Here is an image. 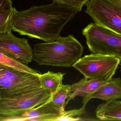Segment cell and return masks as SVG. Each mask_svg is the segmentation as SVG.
Here are the masks:
<instances>
[{
  "label": "cell",
  "mask_w": 121,
  "mask_h": 121,
  "mask_svg": "<svg viewBox=\"0 0 121 121\" xmlns=\"http://www.w3.org/2000/svg\"><path fill=\"white\" fill-rule=\"evenodd\" d=\"M79 12L56 3L33 6L16 11L11 25L12 30L22 36L45 42L58 39L64 26Z\"/></svg>",
  "instance_id": "1"
},
{
  "label": "cell",
  "mask_w": 121,
  "mask_h": 121,
  "mask_svg": "<svg viewBox=\"0 0 121 121\" xmlns=\"http://www.w3.org/2000/svg\"><path fill=\"white\" fill-rule=\"evenodd\" d=\"M83 51L81 43L70 35L35 44L33 60L39 65L70 68L81 58Z\"/></svg>",
  "instance_id": "2"
},
{
  "label": "cell",
  "mask_w": 121,
  "mask_h": 121,
  "mask_svg": "<svg viewBox=\"0 0 121 121\" xmlns=\"http://www.w3.org/2000/svg\"><path fill=\"white\" fill-rule=\"evenodd\" d=\"M52 94L41 87L8 97L0 98V121L19 117L49 100Z\"/></svg>",
  "instance_id": "3"
},
{
  "label": "cell",
  "mask_w": 121,
  "mask_h": 121,
  "mask_svg": "<svg viewBox=\"0 0 121 121\" xmlns=\"http://www.w3.org/2000/svg\"><path fill=\"white\" fill-rule=\"evenodd\" d=\"M120 61L113 56L92 53L81 58L73 67L86 78L108 81L115 74Z\"/></svg>",
  "instance_id": "4"
},
{
  "label": "cell",
  "mask_w": 121,
  "mask_h": 121,
  "mask_svg": "<svg viewBox=\"0 0 121 121\" xmlns=\"http://www.w3.org/2000/svg\"><path fill=\"white\" fill-rule=\"evenodd\" d=\"M86 44L92 53L113 56L121 60V36L91 23L83 29Z\"/></svg>",
  "instance_id": "5"
},
{
  "label": "cell",
  "mask_w": 121,
  "mask_h": 121,
  "mask_svg": "<svg viewBox=\"0 0 121 121\" xmlns=\"http://www.w3.org/2000/svg\"><path fill=\"white\" fill-rule=\"evenodd\" d=\"M86 5L95 24L121 36V0H89Z\"/></svg>",
  "instance_id": "6"
},
{
  "label": "cell",
  "mask_w": 121,
  "mask_h": 121,
  "mask_svg": "<svg viewBox=\"0 0 121 121\" xmlns=\"http://www.w3.org/2000/svg\"><path fill=\"white\" fill-rule=\"evenodd\" d=\"M42 87L39 75L0 65V98Z\"/></svg>",
  "instance_id": "7"
},
{
  "label": "cell",
  "mask_w": 121,
  "mask_h": 121,
  "mask_svg": "<svg viewBox=\"0 0 121 121\" xmlns=\"http://www.w3.org/2000/svg\"><path fill=\"white\" fill-rule=\"evenodd\" d=\"M9 29L0 34V53L27 65L33 59V50L25 38L14 36Z\"/></svg>",
  "instance_id": "8"
},
{
  "label": "cell",
  "mask_w": 121,
  "mask_h": 121,
  "mask_svg": "<svg viewBox=\"0 0 121 121\" xmlns=\"http://www.w3.org/2000/svg\"><path fill=\"white\" fill-rule=\"evenodd\" d=\"M64 111L53 103L51 97L47 102L29 110L19 117L6 118L3 121H53L56 117Z\"/></svg>",
  "instance_id": "9"
},
{
  "label": "cell",
  "mask_w": 121,
  "mask_h": 121,
  "mask_svg": "<svg viewBox=\"0 0 121 121\" xmlns=\"http://www.w3.org/2000/svg\"><path fill=\"white\" fill-rule=\"evenodd\" d=\"M107 82L84 77L70 85L71 99H73L77 96L82 97L83 105L86 106L91 99V95Z\"/></svg>",
  "instance_id": "10"
},
{
  "label": "cell",
  "mask_w": 121,
  "mask_h": 121,
  "mask_svg": "<svg viewBox=\"0 0 121 121\" xmlns=\"http://www.w3.org/2000/svg\"><path fill=\"white\" fill-rule=\"evenodd\" d=\"M106 102L121 99V78H112L91 95Z\"/></svg>",
  "instance_id": "11"
},
{
  "label": "cell",
  "mask_w": 121,
  "mask_h": 121,
  "mask_svg": "<svg viewBox=\"0 0 121 121\" xmlns=\"http://www.w3.org/2000/svg\"><path fill=\"white\" fill-rule=\"evenodd\" d=\"M95 112L100 120H121V101L115 100L101 103Z\"/></svg>",
  "instance_id": "12"
},
{
  "label": "cell",
  "mask_w": 121,
  "mask_h": 121,
  "mask_svg": "<svg viewBox=\"0 0 121 121\" xmlns=\"http://www.w3.org/2000/svg\"><path fill=\"white\" fill-rule=\"evenodd\" d=\"M66 73H54L48 71L39 75L41 87L48 91L51 94L58 90L63 84L64 76Z\"/></svg>",
  "instance_id": "13"
},
{
  "label": "cell",
  "mask_w": 121,
  "mask_h": 121,
  "mask_svg": "<svg viewBox=\"0 0 121 121\" xmlns=\"http://www.w3.org/2000/svg\"><path fill=\"white\" fill-rule=\"evenodd\" d=\"M70 89V85L63 84L58 90L51 94L52 101L63 110H65L66 105L71 100Z\"/></svg>",
  "instance_id": "14"
},
{
  "label": "cell",
  "mask_w": 121,
  "mask_h": 121,
  "mask_svg": "<svg viewBox=\"0 0 121 121\" xmlns=\"http://www.w3.org/2000/svg\"><path fill=\"white\" fill-rule=\"evenodd\" d=\"M0 65L5 66L19 71L26 72L34 75L41 74L36 70L29 68L26 65L11 58L0 53Z\"/></svg>",
  "instance_id": "15"
},
{
  "label": "cell",
  "mask_w": 121,
  "mask_h": 121,
  "mask_svg": "<svg viewBox=\"0 0 121 121\" xmlns=\"http://www.w3.org/2000/svg\"><path fill=\"white\" fill-rule=\"evenodd\" d=\"M86 106L83 105L79 109L71 110L69 111H65L62 114L55 117L54 121H81L82 118L80 116L85 114Z\"/></svg>",
  "instance_id": "16"
},
{
  "label": "cell",
  "mask_w": 121,
  "mask_h": 121,
  "mask_svg": "<svg viewBox=\"0 0 121 121\" xmlns=\"http://www.w3.org/2000/svg\"><path fill=\"white\" fill-rule=\"evenodd\" d=\"M53 2L70 7L78 10H82L83 6L86 4L89 0H52Z\"/></svg>",
  "instance_id": "17"
},
{
  "label": "cell",
  "mask_w": 121,
  "mask_h": 121,
  "mask_svg": "<svg viewBox=\"0 0 121 121\" xmlns=\"http://www.w3.org/2000/svg\"><path fill=\"white\" fill-rule=\"evenodd\" d=\"M12 0H0V13L13 12L16 8L12 6Z\"/></svg>",
  "instance_id": "18"
}]
</instances>
